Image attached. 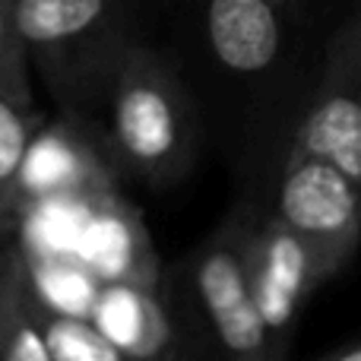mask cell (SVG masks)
I'll list each match as a JSON object with an SVG mask.
<instances>
[{"mask_svg":"<svg viewBox=\"0 0 361 361\" xmlns=\"http://www.w3.org/2000/svg\"><path fill=\"white\" fill-rule=\"evenodd\" d=\"M247 269L254 305L260 314L273 361L292 349L305 305L320 286L333 279V269L307 238L288 228L273 209L260 212L247 238Z\"/></svg>","mask_w":361,"mask_h":361,"instance_id":"4","label":"cell"},{"mask_svg":"<svg viewBox=\"0 0 361 361\" xmlns=\"http://www.w3.org/2000/svg\"><path fill=\"white\" fill-rule=\"evenodd\" d=\"M121 171L105 133H95L89 121L76 111L44 118L32 137L23 165V209H35L57 200L82 203L89 197L118 190Z\"/></svg>","mask_w":361,"mask_h":361,"instance_id":"7","label":"cell"},{"mask_svg":"<svg viewBox=\"0 0 361 361\" xmlns=\"http://www.w3.org/2000/svg\"><path fill=\"white\" fill-rule=\"evenodd\" d=\"M260 209L241 203L193 250L187 286L212 352L235 361H273L247 269V238Z\"/></svg>","mask_w":361,"mask_h":361,"instance_id":"3","label":"cell"},{"mask_svg":"<svg viewBox=\"0 0 361 361\" xmlns=\"http://www.w3.org/2000/svg\"><path fill=\"white\" fill-rule=\"evenodd\" d=\"M273 212L320 250L339 276L361 247V184L330 159L288 149Z\"/></svg>","mask_w":361,"mask_h":361,"instance_id":"5","label":"cell"},{"mask_svg":"<svg viewBox=\"0 0 361 361\" xmlns=\"http://www.w3.org/2000/svg\"><path fill=\"white\" fill-rule=\"evenodd\" d=\"M89 212L80 231L82 267L95 282H140L162 286V267L140 212L118 197V190L86 200Z\"/></svg>","mask_w":361,"mask_h":361,"instance_id":"9","label":"cell"},{"mask_svg":"<svg viewBox=\"0 0 361 361\" xmlns=\"http://www.w3.org/2000/svg\"><path fill=\"white\" fill-rule=\"evenodd\" d=\"M89 314L121 349L124 361H162L187 352L184 336L162 298V286L99 282Z\"/></svg>","mask_w":361,"mask_h":361,"instance_id":"10","label":"cell"},{"mask_svg":"<svg viewBox=\"0 0 361 361\" xmlns=\"http://www.w3.org/2000/svg\"><path fill=\"white\" fill-rule=\"evenodd\" d=\"M288 0H206L203 35L212 61L231 76H267L286 57Z\"/></svg>","mask_w":361,"mask_h":361,"instance_id":"8","label":"cell"},{"mask_svg":"<svg viewBox=\"0 0 361 361\" xmlns=\"http://www.w3.org/2000/svg\"><path fill=\"white\" fill-rule=\"evenodd\" d=\"M105 140L121 171L149 187L190 175L200 149V114L187 82L165 54L133 42L105 89Z\"/></svg>","mask_w":361,"mask_h":361,"instance_id":"1","label":"cell"},{"mask_svg":"<svg viewBox=\"0 0 361 361\" xmlns=\"http://www.w3.org/2000/svg\"><path fill=\"white\" fill-rule=\"evenodd\" d=\"M0 361H51L44 295L23 244L0 247Z\"/></svg>","mask_w":361,"mask_h":361,"instance_id":"11","label":"cell"},{"mask_svg":"<svg viewBox=\"0 0 361 361\" xmlns=\"http://www.w3.org/2000/svg\"><path fill=\"white\" fill-rule=\"evenodd\" d=\"M288 4H292V0H288Z\"/></svg>","mask_w":361,"mask_h":361,"instance_id":"16","label":"cell"},{"mask_svg":"<svg viewBox=\"0 0 361 361\" xmlns=\"http://www.w3.org/2000/svg\"><path fill=\"white\" fill-rule=\"evenodd\" d=\"M29 63L61 111L82 114L137 38L124 0H16Z\"/></svg>","mask_w":361,"mask_h":361,"instance_id":"2","label":"cell"},{"mask_svg":"<svg viewBox=\"0 0 361 361\" xmlns=\"http://www.w3.org/2000/svg\"><path fill=\"white\" fill-rule=\"evenodd\" d=\"M42 124L44 114L38 108L16 105L0 95V247L13 241L23 225V165Z\"/></svg>","mask_w":361,"mask_h":361,"instance_id":"12","label":"cell"},{"mask_svg":"<svg viewBox=\"0 0 361 361\" xmlns=\"http://www.w3.org/2000/svg\"><path fill=\"white\" fill-rule=\"evenodd\" d=\"M288 149L330 159L361 184V6L326 42L317 86Z\"/></svg>","mask_w":361,"mask_h":361,"instance_id":"6","label":"cell"},{"mask_svg":"<svg viewBox=\"0 0 361 361\" xmlns=\"http://www.w3.org/2000/svg\"><path fill=\"white\" fill-rule=\"evenodd\" d=\"M320 361H361V336L326 349L324 355H320Z\"/></svg>","mask_w":361,"mask_h":361,"instance_id":"15","label":"cell"},{"mask_svg":"<svg viewBox=\"0 0 361 361\" xmlns=\"http://www.w3.org/2000/svg\"><path fill=\"white\" fill-rule=\"evenodd\" d=\"M44 339L51 361H124L89 311H63L44 298Z\"/></svg>","mask_w":361,"mask_h":361,"instance_id":"13","label":"cell"},{"mask_svg":"<svg viewBox=\"0 0 361 361\" xmlns=\"http://www.w3.org/2000/svg\"><path fill=\"white\" fill-rule=\"evenodd\" d=\"M0 95L16 105L35 108L32 95V63L19 32L16 0H0Z\"/></svg>","mask_w":361,"mask_h":361,"instance_id":"14","label":"cell"}]
</instances>
